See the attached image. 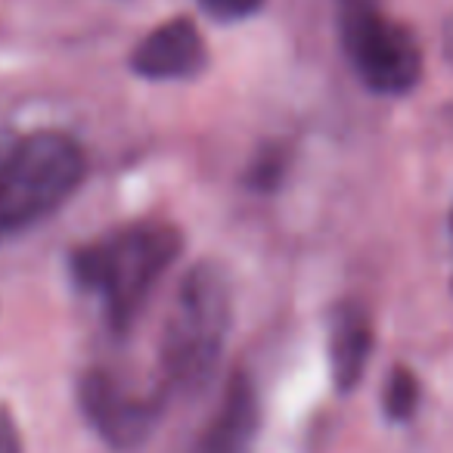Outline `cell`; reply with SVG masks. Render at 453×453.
Listing matches in <instances>:
<instances>
[{
  "label": "cell",
  "mask_w": 453,
  "mask_h": 453,
  "mask_svg": "<svg viewBox=\"0 0 453 453\" xmlns=\"http://www.w3.org/2000/svg\"><path fill=\"white\" fill-rule=\"evenodd\" d=\"M180 255V234L168 224H134L72 252V277L96 292L115 333H125L156 283Z\"/></svg>",
  "instance_id": "1"
},
{
  "label": "cell",
  "mask_w": 453,
  "mask_h": 453,
  "mask_svg": "<svg viewBox=\"0 0 453 453\" xmlns=\"http://www.w3.org/2000/svg\"><path fill=\"white\" fill-rule=\"evenodd\" d=\"M84 174L88 158L69 134L0 137V242L57 211Z\"/></svg>",
  "instance_id": "2"
},
{
  "label": "cell",
  "mask_w": 453,
  "mask_h": 453,
  "mask_svg": "<svg viewBox=\"0 0 453 453\" xmlns=\"http://www.w3.org/2000/svg\"><path fill=\"white\" fill-rule=\"evenodd\" d=\"M230 329V283L211 261L189 267L177 289L162 339L165 376L174 388L196 391L214 376Z\"/></svg>",
  "instance_id": "3"
},
{
  "label": "cell",
  "mask_w": 453,
  "mask_h": 453,
  "mask_svg": "<svg viewBox=\"0 0 453 453\" xmlns=\"http://www.w3.org/2000/svg\"><path fill=\"white\" fill-rule=\"evenodd\" d=\"M335 10L342 47L366 88L401 96L419 84L422 50L407 26L391 19L376 0H339Z\"/></svg>",
  "instance_id": "4"
},
{
  "label": "cell",
  "mask_w": 453,
  "mask_h": 453,
  "mask_svg": "<svg viewBox=\"0 0 453 453\" xmlns=\"http://www.w3.org/2000/svg\"><path fill=\"white\" fill-rule=\"evenodd\" d=\"M78 403L88 422L115 450H134L146 441L158 419L156 395H140L127 388L109 370H88L78 382Z\"/></svg>",
  "instance_id": "5"
},
{
  "label": "cell",
  "mask_w": 453,
  "mask_h": 453,
  "mask_svg": "<svg viewBox=\"0 0 453 453\" xmlns=\"http://www.w3.org/2000/svg\"><path fill=\"white\" fill-rule=\"evenodd\" d=\"M205 41H202L196 22L168 19L156 26L137 47L131 50V69L150 81H174V78H193L205 69Z\"/></svg>",
  "instance_id": "6"
},
{
  "label": "cell",
  "mask_w": 453,
  "mask_h": 453,
  "mask_svg": "<svg viewBox=\"0 0 453 453\" xmlns=\"http://www.w3.org/2000/svg\"><path fill=\"white\" fill-rule=\"evenodd\" d=\"M258 428V401L246 372H234L220 397L218 413L202 432L196 453H246Z\"/></svg>",
  "instance_id": "7"
},
{
  "label": "cell",
  "mask_w": 453,
  "mask_h": 453,
  "mask_svg": "<svg viewBox=\"0 0 453 453\" xmlns=\"http://www.w3.org/2000/svg\"><path fill=\"white\" fill-rule=\"evenodd\" d=\"M372 354V323L360 304H342L329 329V370L339 391L357 388Z\"/></svg>",
  "instance_id": "8"
},
{
  "label": "cell",
  "mask_w": 453,
  "mask_h": 453,
  "mask_svg": "<svg viewBox=\"0 0 453 453\" xmlns=\"http://www.w3.org/2000/svg\"><path fill=\"white\" fill-rule=\"evenodd\" d=\"M382 407L388 413V419L395 422H407L416 413V407H419V382H416L413 372L403 370V366L391 370L388 382H385Z\"/></svg>",
  "instance_id": "9"
},
{
  "label": "cell",
  "mask_w": 453,
  "mask_h": 453,
  "mask_svg": "<svg viewBox=\"0 0 453 453\" xmlns=\"http://www.w3.org/2000/svg\"><path fill=\"white\" fill-rule=\"evenodd\" d=\"M199 4L205 7V13H211L220 22L246 19L265 7V0H199Z\"/></svg>",
  "instance_id": "10"
},
{
  "label": "cell",
  "mask_w": 453,
  "mask_h": 453,
  "mask_svg": "<svg viewBox=\"0 0 453 453\" xmlns=\"http://www.w3.org/2000/svg\"><path fill=\"white\" fill-rule=\"evenodd\" d=\"M0 453H22V432L13 410L0 403Z\"/></svg>",
  "instance_id": "11"
},
{
  "label": "cell",
  "mask_w": 453,
  "mask_h": 453,
  "mask_svg": "<svg viewBox=\"0 0 453 453\" xmlns=\"http://www.w3.org/2000/svg\"><path fill=\"white\" fill-rule=\"evenodd\" d=\"M444 57H447V63L453 65V16L447 19V26H444Z\"/></svg>",
  "instance_id": "12"
}]
</instances>
